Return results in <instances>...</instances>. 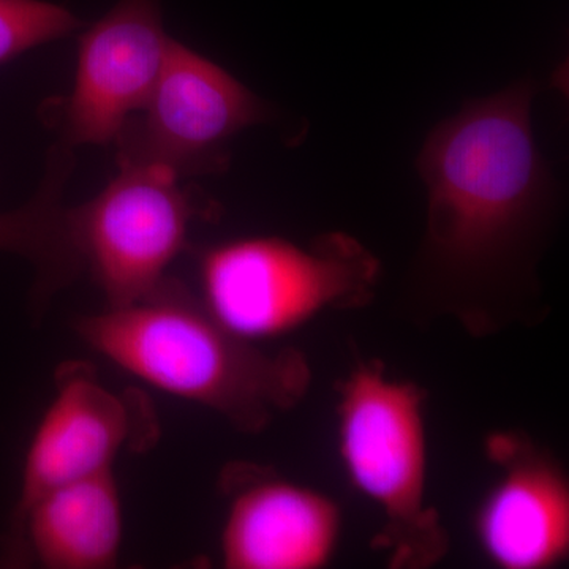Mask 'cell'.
I'll return each mask as SVG.
<instances>
[{"instance_id":"7","label":"cell","mask_w":569,"mask_h":569,"mask_svg":"<svg viewBox=\"0 0 569 569\" xmlns=\"http://www.w3.org/2000/svg\"><path fill=\"white\" fill-rule=\"evenodd\" d=\"M153 436L140 400L104 387L92 367L67 362L26 455L13 526L43 493L112 470L123 449L144 447Z\"/></svg>"},{"instance_id":"6","label":"cell","mask_w":569,"mask_h":569,"mask_svg":"<svg viewBox=\"0 0 569 569\" xmlns=\"http://www.w3.org/2000/svg\"><path fill=\"white\" fill-rule=\"evenodd\" d=\"M140 112L142 118L130 119L116 140L119 163L160 164L181 178L222 170L227 142L264 121L268 108L222 67L171 39Z\"/></svg>"},{"instance_id":"10","label":"cell","mask_w":569,"mask_h":569,"mask_svg":"<svg viewBox=\"0 0 569 569\" xmlns=\"http://www.w3.org/2000/svg\"><path fill=\"white\" fill-rule=\"evenodd\" d=\"M171 39L157 0H119L82 33L66 142L108 144L148 103Z\"/></svg>"},{"instance_id":"2","label":"cell","mask_w":569,"mask_h":569,"mask_svg":"<svg viewBox=\"0 0 569 569\" xmlns=\"http://www.w3.org/2000/svg\"><path fill=\"white\" fill-rule=\"evenodd\" d=\"M77 332L123 372L208 408L239 432H263L312 385L301 351L263 350L234 336L173 280L133 305L81 317Z\"/></svg>"},{"instance_id":"5","label":"cell","mask_w":569,"mask_h":569,"mask_svg":"<svg viewBox=\"0 0 569 569\" xmlns=\"http://www.w3.org/2000/svg\"><path fill=\"white\" fill-rule=\"evenodd\" d=\"M89 203L71 208L74 241L108 307L133 305L167 280L187 244L193 204L179 176L153 163L121 162Z\"/></svg>"},{"instance_id":"8","label":"cell","mask_w":569,"mask_h":569,"mask_svg":"<svg viewBox=\"0 0 569 569\" xmlns=\"http://www.w3.org/2000/svg\"><path fill=\"white\" fill-rule=\"evenodd\" d=\"M220 559L228 569H320L335 557L342 512L331 497L268 467L230 463Z\"/></svg>"},{"instance_id":"12","label":"cell","mask_w":569,"mask_h":569,"mask_svg":"<svg viewBox=\"0 0 569 569\" xmlns=\"http://www.w3.org/2000/svg\"><path fill=\"white\" fill-rule=\"evenodd\" d=\"M71 168L70 146H56L39 192L21 208L0 212V252L18 254L32 264L40 306L86 269L74 241L71 208L62 201Z\"/></svg>"},{"instance_id":"11","label":"cell","mask_w":569,"mask_h":569,"mask_svg":"<svg viewBox=\"0 0 569 569\" xmlns=\"http://www.w3.org/2000/svg\"><path fill=\"white\" fill-rule=\"evenodd\" d=\"M122 533L121 492L108 470L37 498L11 527L9 553L48 569H108L118 565Z\"/></svg>"},{"instance_id":"1","label":"cell","mask_w":569,"mask_h":569,"mask_svg":"<svg viewBox=\"0 0 569 569\" xmlns=\"http://www.w3.org/2000/svg\"><path fill=\"white\" fill-rule=\"evenodd\" d=\"M531 97L530 82H519L468 103L438 123L419 153L427 219L418 290L475 335L496 332L526 310L550 203Z\"/></svg>"},{"instance_id":"3","label":"cell","mask_w":569,"mask_h":569,"mask_svg":"<svg viewBox=\"0 0 569 569\" xmlns=\"http://www.w3.org/2000/svg\"><path fill=\"white\" fill-rule=\"evenodd\" d=\"M337 447L348 481L383 518L376 545L389 565L425 569L443 559L448 533L427 501L425 389L380 362H359L339 385Z\"/></svg>"},{"instance_id":"9","label":"cell","mask_w":569,"mask_h":569,"mask_svg":"<svg viewBox=\"0 0 569 569\" xmlns=\"http://www.w3.org/2000/svg\"><path fill=\"white\" fill-rule=\"evenodd\" d=\"M497 478L475 515L486 560L500 569H550L569 556V482L559 460L519 432L486 438Z\"/></svg>"},{"instance_id":"13","label":"cell","mask_w":569,"mask_h":569,"mask_svg":"<svg viewBox=\"0 0 569 569\" xmlns=\"http://www.w3.org/2000/svg\"><path fill=\"white\" fill-rule=\"evenodd\" d=\"M81 22L58 3L47 0H0V63L62 39Z\"/></svg>"},{"instance_id":"4","label":"cell","mask_w":569,"mask_h":569,"mask_svg":"<svg viewBox=\"0 0 569 569\" xmlns=\"http://www.w3.org/2000/svg\"><path fill=\"white\" fill-rule=\"evenodd\" d=\"M378 277L377 258L346 233L321 234L309 246L254 236L201 254L200 301L228 331L260 343L329 310L366 306Z\"/></svg>"}]
</instances>
